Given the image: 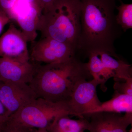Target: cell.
<instances>
[{
	"label": "cell",
	"mask_w": 132,
	"mask_h": 132,
	"mask_svg": "<svg viewBox=\"0 0 132 132\" xmlns=\"http://www.w3.org/2000/svg\"><path fill=\"white\" fill-rule=\"evenodd\" d=\"M31 132H49L46 129H36L32 128Z\"/></svg>",
	"instance_id": "obj_24"
},
{
	"label": "cell",
	"mask_w": 132,
	"mask_h": 132,
	"mask_svg": "<svg viewBox=\"0 0 132 132\" xmlns=\"http://www.w3.org/2000/svg\"><path fill=\"white\" fill-rule=\"evenodd\" d=\"M92 78L86 63L75 56L55 64H35L28 83L37 98L53 102H68L79 82Z\"/></svg>",
	"instance_id": "obj_2"
},
{
	"label": "cell",
	"mask_w": 132,
	"mask_h": 132,
	"mask_svg": "<svg viewBox=\"0 0 132 132\" xmlns=\"http://www.w3.org/2000/svg\"><path fill=\"white\" fill-rule=\"evenodd\" d=\"M97 112L132 114V96L115 91L112 99L102 103L91 114Z\"/></svg>",
	"instance_id": "obj_13"
},
{
	"label": "cell",
	"mask_w": 132,
	"mask_h": 132,
	"mask_svg": "<svg viewBox=\"0 0 132 132\" xmlns=\"http://www.w3.org/2000/svg\"><path fill=\"white\" fill-rule=\"evenodd\" d=\"M8 118L6 109L0 101V124L5 121Z\"/></svg>",
	"instance_id": "obj_22"
},
{
	"label": "cell",
	"mask_w": 132,
	"mask_h": 132,
	"mask_svg": "<svg viewBox=\"0 0 132 132\" xmlns=\"http://www.w3.org/2000/svg\"><path fill=\"white\" fill-rule=\"evenodd\" d=\"M117 0H80V31L77 50L115 52V41L123 30L114 11Z\"/></svg>",
	"instance_id": "obj_1"
},
{
	"label": "cell",
	"mask_w": 132,
	"mask_h": 132,
	"mask_svg": "<svg viewBox=\"0 0 132 132\" xmlns=\"http://www.w3.org/2000/svg\"><path fill=\"white\" fill-rule=\"evenodd\" d=\"M11 20L4 12L0 10V34L7 24L10 23Z\"/></svg>",
	"instance_id": "obj_21"
},
{
	"label": "cell",
	"mask_w": 132,
	"mask_h": 132,
	"mask_svg": "<svg viewBox=\"0 0 132 132\" xmlns=\"http://www.w3.org/2000/svg\"><path fill=\"white\" fill-rule=\"evenodd\" d=\"M35 68L31 61H21L0 57V82H24L31 81Z\"/></svg>",
	"instance_id": "obj_10"
},
{
	"label": "cell",
	"mask_w": 132,
	"mask_h": 132,
	"mask_svg": "<svg viewBox=\"0 0 132 132\" xmlns=\"http://www.w3.org/2000/svg\"><path fill=\"white\" fill-rule=\"evenodd\" d=\"M31 43L29 57L35 64L63 62L75 56L77 51L71 45L52 38H41Z\"/></svg>",
	"instance_id": "obj_5"
},
{
	"label": "cell",
	"mask_w": 132,
	"mask_h": 132,
	"mask_svg": "<svg viewBox=\"0 0 132 132\" xmlns=\"http://www.w3.org/2000/svg\"><path fill=\"white\" fill-rule=\"evenodd\" d=\"M87 117L90 119V132H129L127 128L132 122V114L97 112Z\"/></svg>",
	"instance_id": "obj_9"
},
{
	"label": "cell",
	"mask_w": 132,
	"mask_h": 132,
	"mask_svg": "<svg viewBox=\"0 0 132 132\" xmlns=\"http://www.w3.org/2000/svg\"><path fill=\"white\" fill-rule=\"evenodd\" d=\"M80 0H60L52 12L42 13L37 25L41 38L71 45L77 51L80 31Z\"/></svg>",
	"instance_id": "obj_3"
},
{
	"label": "cell",
	"mask_w": 132,
	"mask_h": 132,
	"mask_svg": "<svg viewBox=\"0 0 132 132\" xmlns=\"http://www.w3.org/2000/svg\"><path fill=\"white\" fill-rule=\"evenodd\" d=\"M118 1L120 5L116 7L118 11L116 16V21L123 32H126L132 28V4L124 3L122 0Z\"/></svg>",
	"instance_id": "obj_16"
},
{
	"label": "cell",
	"mask_w": 132,
	"mask_h": 132,
	"mask_svg": "<svg viewBox=\"0 0 132 132\" xmlns=\"http://www.w3.org/2000/svg\"><path fill=\"white\" fill-rule=\"evenodd\" d=\"M72 116L68 102H53L37 98L10 117L26 127L47 129L55 119Z\"/></svg>",
	"instance_id": "obj_4"
},
{
	"label": "cell",
	"mask_w": 132,
	"mask_h": 132,
	"mask_svg": "<svg viewBox=\"0 0 132 132\" xmlns=\"http://www.w3.org/2000/svg\"><path fill=\"white\" fill-rule=\"evenodd\" d=\"M17 0H0V10L7 15L11 20L14 19V7Z\"/></svg>",
	"instance_id": "obj_18"
},
{
	"label": "cell",
	"mask_w": 132,
	"mask_h": 132,
	"mask_svg": "<svg viewBox=\"0 0 132 132\" xmlns=\"http://www.w3.org/2000/svg\"><path fill=\"white\" fill-rule=\"evenodd\" d=\"M116 92L132 96V78L124 81H115L113 86Z\"/></svg>",
	"instance_id": "obj_17"
},
{
	"label": "cell",
	"mask_w": 132,
	"mask_h": 132,
	"mask_svg": "<svg viewBox=\"0 0 132 132\" xmlns=\"http://www.w3.org/2000/svg\"><path fill=\"white\" fill-rule=\"evenodd\" d=\"M99 85L92 79L81 81L76 85L68 101L72 116L86 118L101 104L97 93Z\"/></svg>",
	"instance_id": "obj_6"
},
{
	"label": "cell",
	"mask_w": 132,
	"mask_h": 132,
	"mask_svg": "<svg viewBox=\"0 0 132 132\" xmlns=\"http://www.w3.org/2000/svg\"><path fill=\"white\" fill-rule=\"evenodd\" d=\"M89 126L86 118L75 120L69 115H62L55 118L47 130L49 132H84L88 131Z\"/></svg>",
	"instance_id": "obj_14"
},
{
	"label": "cell",
	"mask_w": 132,
	"mask_h": 132,
	"mask_svg": "<svg viewBox=\"0 0 132 132\" xmlns=\"http://www.w3.org/2000/svg\"><path fill=\"white\" fill-rule=\"evenodd\" d=\"M31 6L35 8L42 13V10L41 7L39 0H25Z\"/></svg>",
	"instance_id": "obj_23"
},
{
	"label": "cell",
	"mask_w": 132,
	"mask_h": 132,
	"mask_svg": "<svg viewBox=\"0 0 132 132\" xmlns=\"http://www.w3.org/2000/svg\"><path fill=\"white\" fill-rule=\"evenodd\" d=\"M36 98L27 83L0 82V101L6 109L9 117Z\"/></svg>",
	"instance_id": "obj_7"
},
{
	"label": "cell",
	"mask_w": 132,
	"mask_h": 132,
	"mask_svg": "<svg viewBox=\"0 0 132 132\" xmlns=\"http://www.w3.org/2000/svg\"><path fill=\"white\" fill-rule=\"evenodd\" d=\"M27 39L21 30L11 23L0 37V57L21 61L30 60Z\"/></svg>",
	"instance_id": "obj_8"
},
{
	"label": "cell",
	"mask_w": 132,
	"mask_h": 132,
	"mask_svg": "<svg viewBox=\"0 0 132 132\" xmlns=\"http://www.w3.org/2000/svg\"></svg>",
	"instance_id": "obj_25"
},
{
	"label": "cell",
	"mask_w": 132,
	"mask_h": 132,
	"mask_svg": "<svg viewBox=\"0 0 132 132\" xmlns=\"http://www.w3.org/2000/svg\"><path fill=\"white\" fill-rule=\"evenodd\" d=\"M42 13L52 12L56 7L60 0H39Z\"/></svg>",
	"instance_id": "obj_20"
},
{
	"label": "cell",
	"mask_w": 132,
	"mask_h": 132,
	"mask_svg": "<svg viewBox=\"0 0 132 132\" xmlns=\"http://www.w3.org/2000/svg\"><path fill=\"white\" fill-rule=\"evenodd\" d=\"M42 13L35 8L29 6L27 10L21 12L15 16L21 29V31L26 36L28 42L35 40L38 36L37 25Z\"/></svg>",
	"instance_id": "obj_12"
},
{
	"label": "cell",
	"mask_w": 132,
	"mask_h": 132,
	"mask_svg": "<svg viewBox=\"0 0 132 132\" xmlns=\"http://www.w3.org/2000/svg\"><path fill=\"white\" fill-rule=\"evenodd\" d=\"M18 123L10 117L0 124V132H17Z\"/></svg>",
	"instance_id": "obj_19"
},
{
	"label": "cell",
	"mask_w": 132,
	"mask_h": 132,
	"mask_svg": "<svg viewBox=\"0 0 132 132\" xmlns=\"http://www.w3.org/2000/svg\"><path fill=\"white\" fill-rule=\"evenodd\" d=\"M105 71L115 81H124L132 78V65L125 61L116 52L96 50Z\"/></svg>",
	"instance_id": "obj_11"
},
{
	"label": "cell",
	"mask_w": 132,
	"mask_h": 132,
	"mask_svg": "<svg viewBox=\"0 0 132 132\" xmlns=\"http://www.w3.org/2000/svg\"><path fill=\"white\" fill-rule=\"evenodd\" d=\"M88 62L87 63L88 69L93 79L97 81L104 92L107 88L105 83L110 78L103 68L100 58L96 50L87 54Z\"/></svg>",
	"instance_id": "obj_15"
}]
</instances>
